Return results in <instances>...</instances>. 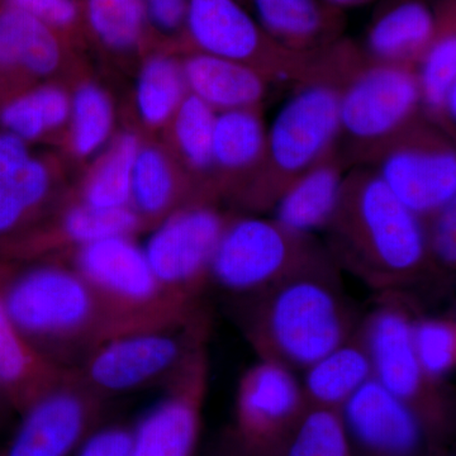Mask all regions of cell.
<instances>
[{"label":"cell","instance_id":"6da1fadb","mask_svg":"<svg viewBox=\"0 0 456 456\" xmlns=\"http://www.w3.org/2000/svg\"><path fill=\"white\" fill-rule=\"evenodd\" d=\"M323 231L327 253L338 270L378 293L406 292L439 274L424 221L370 167L347 171L338 208Z\"/></svg>","mask_w":456,"mask_h":456},{"label":"cell","instance_id":"7a4b0ae2","mask_svg":"<svg viewBox=\"0 0 456 456\" xmlns=\"http://www.w3.org/2000/svg\"><path fill=\"white\" fill-rule=\"evenodd\" d=\"M240 326L260 360L299 370L355 334L362 318L341 292L338 269L307 273L242 296Z\"/></svg>","mask_w":456,"mask_h":456},{"label":"cell","instance_id":"3957f363","mask_svg":"<svg viewBox=\"0 0 456 456\" xmlns=\"http://www.w3.org/2000/svg\"><path fill=\"white\" fill-rule=\"evenodd\" d=\"M350 59L349 42H336L325 51L322 70L297 86L266 134L259 170L235 198L246 211H273L284 191L338 146L341 88Z\"/></svg>","mask_w":456,"mask_h":456},{"label":"cell","instance_id":"277c9868","mask_svg":"<svg viewBox=\"0 0 456 456\" xmlns=\"http://www.w3.org/2000/svg\"><path fill=\"white\" fill-rule=\"evenodd\" d=\"M0 301L12 323L53 359L56 350L73 347H86V355L106 331L97 297L75 269L0 272Z\"/></svg>","mask_w":456,"mask_h":456},{"label":"cell","instance_id":"5b68a950","mask_svg":"<svg viewBox=\"0 0 456 456\" xmlns=\"http://www.w3.org/2000/svg\"><path fill=\"white\" fill-rule=\"evenodd\" d=\"M74 269L92 288L103 312L106 331L102 341L175 325L200 311L198 305L180 301L161 287L143 248L128 236L80 246Z\"/></svg>","mask_w":456,"mask_h":456},{"label":"cell","instance_id":"8992f818","mask_svg":"<svg viewBox=\"0 0 456 456\" xmlns=\"http://www.w3.org/2000/svg\"><path fill=\"white\" fill-rule=\"evenodd\" d=\"M422 114L416 68L368 60L359 49L344 75L338 149L364 167Z\"/></svg>","mask_w":456,"mask_h":456},{"label":"cell","instance_id":"52a82bcc","mask_svg":"<svg viewBox=\"0 0 456 456\" xmlns=\"http://www.w3.org/2000/svg\"><path fill=\"white\" fill-rule=\"evenodd\" d=\"M362 318L359 331L370 358L373 379L419 419L431 446L439 443L452 424V406L443 383L428 377L413 342L417 311L406 292L379 293Z\"/></svg>","mask_w":456,"mask_h":456},{"label":"cell","instance_id":"ba28073f","mask_svg":"<svg viewBox=\"0 0 456 456\" xmlns=\"http://www.w3.org/2000/svg\"><path fill=\"white\" fill-rule=\"evenodd\" d=\"M331 268L338 266L314 235L293 232L275 220L239 216L231 220L216 248L211 281L242 297Z\"/></svg>","mask_w":456,"mask_h":456},{"label":"cell","instance_id":"9c48e42d","mask_svg":"<svg viewBox=\"0 0 456 456\" xmlns=\"http://www.w3.org/2000/svg\"><path fill=\"white\" fill-rule=\"evenodd\" d=\"M208 318L202 311L175 325L113 336L86 353L77 377L99 397L136 391L173 377L207 345Z\"/></svg>","mask_w":456,"mask_h":456},{"label":"cell","instance_id":"30bf717a","mask_svg":"<svg viewBox=\"0 0 456 456\" xmlns=\"http://www.w3.org/2000/svg\"><path fill=\"white\" fill-rule=\"evenodd\" d=\"M184 27L197 53L248 66L270 84L297 86L322 70L325 50L301 53L285 49L239 0H189Z\"/></svg>","mask_w":456,"mask_h":456},{"label":"cell","instance_id":"8fae6325","mask_svg":"<svg viewBox=\"0 0 456 456\" xmlns=\"http://www.w3.org/2000/svg\"><path fill=\"white\" fill-rule=\"evenodd\" d=\"M364 167L422 221L456 202L454 139L425 117L387 143Z\"/></svg>","mask_w":456,"mask_h":456},{"label":"cell","instance_id":"7c38bea8","mask_svg":"<svg viewBox=\"0 0 456 456\" xmlns=\"http://www.w3.org/2000/svg\"><path fill=\"white\" fill-rule=\"evenodd\" d=\"M232 218L222 215L209 202H194L158 224L143 253L167 293L180 301L198 305V298L211 281L216 248Z\"/></svg>","mask_w":456,"mask_h":456},{"label":"cell","instance_id":"4fadbf2b","mask_svg":"<svg viewBox=\"0 0 456 456\" xmlns=\"http://www.w3.org/2000/svg\"><path fill=\"white\" fill-rule=\"evenodd\" d=\"M293 370L260 360L239 383L236 436L244 456H281L305 410Z\"/></svg>","mask_w":456,"mask_h":456},{"label":"cell","instance_id":"5bb4252c","mask_svg":"<svg viewBox=\"0 0 456 456\" xmlns=\"http://www.w3.org/2000/svg\"><path fill=\"white\" fill-rule=\"evenodd\" d=\"M208 370L204 345L170 378L165 397L132 432V456H193L208 388Z\"/></svg>","mask_w":456,"mask_h":456},{"label":"cell","instance_id":"9a60e30c","mask_svg":"<svg viewBox=\"0 0 456 456\" xmlns=\"http://www.w3.org/2000/svg\"><path fill=\"white\" fill-rule=\"evenodd\" d=\"M341 415L362 456H431L430 441L415 413L373 378L351 395Z\"/></svg>","mask_w":456,"mask_h":456},{"label":"cell","instance_id":"2e32d148","mask_svg":"<svg viewBox=\"0 0 456 456\" xmlns=\"http://www.w3.org/2000/svg\"><path fill=\"white\" fill-rule=\"evenodd\" d=\"M77 377L57 387L23 411V419L0 456H66L94 419L99 401Z\"/></svg>","mask_w":456,"mask_h":456},{"label":"cell","instance_id":"e0dca14e","mask_svg":"<svg viewBox=\"0 0 456 456\" xmlns=\"http://www.w3.org/2000/svg\"><path fill=\"white\" fill-rule=\"evenodd\" d=\"M439 25V0H388L377 12L362 51L370 61L417 66Z\"/></svg>","mask_w":456,"mask_h":456},{"label":"cell","instance_id":"ac0fdd59","mask_svg":"<svg viewBox=\"0 0 456 456\" xmlns=\"http://www.w3.org/2000/svg\"><path fill=\"white\" fill-rule=\"evenodd\" d=\"M75 368L38 349L9 320L0 301V386L9 404L23 412L70 379Z\"/></svg>","mask_w":456,"mask_h":456},{"label":"cell","instance_id":"d6986e66","mask_svg":"<svg viewBox=\"0 0 456 456\" xmlns=\"http://www.w3.org/2000/svg\"><path fill=\"white\" fill-rule=\"evenodd\" d=\"M255 20L285 49L317 53L340 41L345 12L325 0H251Z\"/></svg>","mask_w":456,"mask_h":456},{"label":"cell","instance_id":"ffe728a7","mask_svg":"<svg viewBox=\"0 0 456 456\" xmlns=\"http://www.w3.org/2000/svg\"><path fill=\"white\" fill-rule=\"evenodd\" d=\"M266 134L261 108L217 113L212 149V170L220 178L217 189L233 200L244 191L263 163Z\"/></svg>","mask_w":456,"mask_h":456},{"label":"cell","instance_id":"44dd1931","mask_svg":"<svg viewBox=\"0 0 456 456\" xmlns=\"http://www.w3.org/2000/svg\"><path fill=\"white\" fill-rule=\"evenodd\" d=\"M347 167L336 146L284 191L273 220L302 235L325 230L338 208Z\"/></svg>","mask_w":456,"mask_h":456},{"label":"cell","instance_id":"7402d4cb","mask_svg":"<svg viewBox=\"0 0 456 456\" xmlns=\"http://www.w3.org/2000/svg\"><path fill=\"white\" fill-rule=\"evenodd\" d=\"M189 94L196 95L216 112L261 108L270 82L240 62L196 53L182 64Z\"/></svg>","mask_w":456,"mask_h":456},{"label":"cell","instance_id":"603a6c76","mask_svg":"<svg viewBox=\"0 0 456 456\" xmlns=\"http://www.w3.org/2000/svg\"><path fill=\"white\" fill-rule=\"evenodd\" d=\"M371 378L373 368L358 327L349 340L305 369L303 395L307 406L341 411Z\"/></svg>","mask_w":456,"mask_h":456},{"label":"cell","instance_id":"cb8c5ba5","mask_svg":"<svg viewBox=\"0 0 456 456\" xmlns=\"http://www.w3.org/2000/svg\"><path fill=\"white\" fill-rule=\"evenodd\" d=\"M416 74L422 114L443 130L446 99L456 92V0H439L436 35L417 64Z\"/></svg>","mask_w":456,"mask_h":456},{"label":"cell","instance_id":"d4e9b609","mask_svg":"<svg viewBox=\"0 0 456 456\" xmlns=\"http://www.w3.org/2000/svg\"><path fill=\"white\" fill-rule=\"evenodd\" d=\"M189 183L176 170L169 156L156 149H140L132 173L131 202L137 215L150 220H165L184 207L189 198Z\"/></svg>","mask_w":456,"mask_h":456},{"label":"cell","instance_id":"484cf974","mask_svg":"<svg viewBox=\"0 0 456 456\" xmlns=\"http://www.w3.org/2000/svg\"><path fill=\"white\" fill-rule=\"evenodd\" d=\"M61 60L53 28L20 9L0 12V66H20L45 77L56 70Z\"/></svg>","mask_w":456,"mask_h":456},{"label":"cell","instance_id":"4316f807","mask_svg":"<svg viewBox=\"0 0 456 456\" xmlns=\"http://www.w3.org/2000/svg\"><path fill=\"white\" fill-rule=\"evenodd\" d=\"M183 66L169 56H155L143 66L137 84V108L150 126L170 122L188 95Z\"/></svg>","mask_w":456,"mask_h":456},{"label":"cell","instance_id":"83f0119b","mask_svg":"<svg viewBox=\"0 0 456 456\" xmlns=\"http://www.w3.org/2000/svg\"><path fill=\"white\" fill-rule=\"evenodd\" d=\"M139 150L134 134H122L86 184L83 204L102 209L130 207L132 173Z\"/></svg>","mask_w":456,"mask_h":456},{"label":"cell","instance_id":"f1b7e54d","mask_svg":"<svg viewBox=\"0 0 456 456\" xmlns=\"http://www.w3.org/2000/svg\"><path fill=\"white\" fill-rule=\"evenodd\" d=\"M69 117L70 99L68 95L55 86H42L3 108L0 122L7 132L28 141L60 127Z\"/></svg>","mask_w":456,"mask_h":456},{"label":"cell","instance_id":"f546056e","mask_svg":"<svg viewBox=\"0 0 456 456\" xmlns=\"http://www.w3.org/2000/svg\"><path fill=\"white\" fill-rule=\"evenodd\" d=\"M216 117L217 112L213 108L188 93L170 121L180 158L200 175L212 171Z\"/></svg>","mask_w":456,"mask_h":456},{"label":"cell","instance_id":"4dcf8cb0","mask_svg":"<svg viewBox=\"0 0 456 456\" xmlns=\"http://www.w3.org/2000/svg\"><path fill=\"white\" fill-rule=\"evenodd\" d=\"M281 456H353L341 411L308 406Z\"/></svg>","mask_w":456,"mask_h":456},{"label":"cell","instance_id":"1f68e13d","mask_svg":"<svg viewBox=\"0 0 456 456\" xmlns=\"http://www.w3.org/2000/svg\"><path fill=\"white\" fill-rule=\"evenodd\" d=\"M50 183L49 170L32 158L16 173L0 180V236L16 230L44 202Z\"/></svg>","mask_w":456,"mask_h":456},{"label":"cell","instance_id":"d6a6232c","mask_svg":"<svg viewBox=\"0 0 456 456\" xmlns=\"http://www.w3.org/2000/svg\"><path fill=\"white\" fill-rule=\"evenodd\" d=\"M140 224L141 217L131 207L102 209L82 203L65 213L60 221L59 237L80 248L110 237L128 236Z\"/></svg>","mask_w":456,"mask_h":456},{"label":"cell","instance_id":"836d02e7","mask_svg":"<svg viewBox=\"0 0 456 456\" xmlns=\"http://www.w3.org/2000/svg\"><path fill=\"white\" fill-rule=\"evenodd\" d=\"M71 141L75 152L88 156L106 142L113 126L112 102L106 92L84 84L70 101Z\"/></svg>","mask_w":456,"mask_h":456},{"label":"cell","instance_id":"e575fe53","mask_svg":"<svg viewBox=\"0 0 456 456\" xmlns=\"http://www.w3.org/2000/svg\"><path fill=\"white\" fill-rule=\"evenodd\" d=\"M145 18L143 0H88L90 27L110 49L134 47L140 40Z\"/></svg>","mask_w":456,"mask_h":456},{"label":"cell","instance_id":"d590c367","mask_svg":"<svg viewBox=\"0 0 456 456\" xmlns=\"http://www.w3.org/2000/svg\"><path fill=\"white\" fill-rule=\"evenodd\" d=\"M413 342L419 362L428 377L443 383L456 365L454 316H416Z\"/></svg>","mask_w":456,"mask_h":456},{"label":"cell","instance_id":"8d00e7d4","mask_svg":"<svg viewBox=\"0 0 456 456\" xmlns=\"http://www.w3.org/2000/svg\"><path fill=\"white\" fill-rule=\"evenodd\" d=\"M428 248L437 272L455 269L456 202L424 221Z\"/></svg>","mask_w":456,"mask_h":456},{"label":"cell","instance_id":"74e56055","mask_svg":"<svg viewBox=\"0 0 456 456\" xmlns=\"http://www.w3.org/2000/svg\"><path fill=\"white\" fill-rule=\"evenodd\" d=\"M12 8L20 9L42 23L57 28L73 25L77 17L74 0H8Z\"/></svg>","mask_w":456,"mask_h":456},{"label":"cell","instance_id":"f35d334b","mask_svg":"<svg viewBox=\"0 0 456 456\" xmlns=\"http://www.w3.org/2000/svg\"><path fill=\"white\" fill-rule=\"evenodd\" d=\"M134 434L122 428H104L84 443L77 456H132Z\"/></svg>","mask_w":456,"mask_h":456},{"label":"cell","instance_id":"ab89813d","mask_svg":"<svg viewBox=\"0 0 456 456\" xmlns=\"http://www.w3.org/2000/svg\"><path fill=\"white\" fill-rule=\"evenodd\" d=\"M147 17L163 32L179 31L184 27L189 0H143Z\"/></svg>","mask_w":456,"mask_h":456},{"label":"cell","instance_id":"60d3db41","mask_svg":"<svg viewBox=\"0 0 456 456\" xmlns=\"http://www.w3.org/2000/svg\"><path fill=\"white\" fill-rule=\"evenodd\" d=\"M29 159L26 141L11 132L0 134V180L16 173Z\"/></svg>","mask_w":456,"mask_h":456},{"label":"cell","instance_id":"b9f144b4","mask_svg":"<svg viewBox=\"0 0 456 456\" xmlns=\"http://www.w3.org/2000/svg\"><path fill=\"white\" fill-rule=\"evenodd\" d=\"M332 7L340 9L345 12L346 9L362 7V5L369 4V3L374 2V0H325Z\"/></svg>","mask_w":456,"mask_h":456},{"label":"cell","instance_id":"7bdbcfd3","mask_svg":"<svg viewBox=\"0 0 456 456\" xmlns=\"http://www.w3.org/2000/svg\"><path fill=\"white\" fill-rule=\"evenodd\" d=\"M3 404H9V402L7 397H5L2 386H0V408H2ZM9 406H11V404H9Z\"/></svg>","mask_w":456,"mask_h":456}]
</instances>
